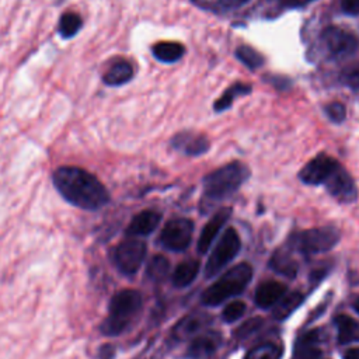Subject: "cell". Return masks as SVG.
<instances>
[{"label":"cell","mask_w":359,"mask_h":359,"mask_svg":"<svg viewBox=\"0 0 359 359\" xmlns=\"http://www.w3.org/2000/svg\"><path fill=\"white\" fill-rule=\"evenodd\" d=\"M52 180L62 198L76 208L98 210L109 202V192L105 185L94 174L80 167H59Z\"/></svg>","instance_id":"obj_1"},{"label":"cell","mask_w":359,"mask_h":359,"mask_svg":"<svg viewBox=\"0 0 359 359\" xmlns=\"http://www.w3.org/2000/svg\"><path fill=\"white\" fill-rule=\"evenodd\" d=\"M142 304L143 299L137 290L123 289L115 293L109 302L108 317L101 324V332L109 337L122 334L139 314Z\"/></svg>","instance_id":"obj_2"},{"label":"cell","mask_w":359,"mask_h":359,"mask_svg":"<svg viewBox=\"0 0 359 359\" xmlns=\"http://www.w3.org/2000/svg\"><path fill=\"white\" fill-rule=\"evenodd\" d=\"M250 177V168L233 161L224 164L203 178V198L208 201H220L234 194Z\"/></svg>","instance_id":"obj_3"},{"label":"cell","mask_w":359,"mask_h":359,"mask_svg":"<svg viewBox=\"0 0 359 359\" xmlns=\"http://www.w3.org/2000/svg\"><path fill=\"white\" fill-rule=\"evenodd\" d=\"M252 278V268L247 262H241L226 271L216 282L205 289L201 302L205 306H219L227 299L240 294Z\"/></svg>","instance_id":"obj_4"},{"label":"cell","mask_w":359,"mask_h":359,"mask_svg":"<svg viewBox=\"0 0 359 359\" xmlns=\"http://www.w3.org/2000/svg\"><path fill=\"white\" fill-rule=\"evenodd\" d=\"M339 238L341 234L338 229L332 226H324L293 234L290 238V245L304 255H311L330 251L338 244Z\"/></svg>","instance_id":"obj_5"},{"label":"cell","mask_w":359,"mask_h":359,"mask_svg":"<svg viewBox=\"0 0 359 359\" xmlns=\"http://www.w3.org/2000/svg\"><path fill=\"white\" fill-rule=\"evenodd\" d=\"M359 39L352 32L339 27H327L320 34L321 52L328 59H345L356 52Z\"/></svg>","instance_id":"obj_6"},{"label":"cell","mask_w":359,"mask_h":359,"mask_svg":"<svg viewBox=\"0 0 359 359\" xmlns=\"http://www.w3.org/2000/svg\"><path fill=\"white\" fill-rule=\"evenodd\" d=\"M240 248L241 241L237 230L234 227H229L227 230H224L208 258V262L205 265V276L212 278L217 275L238 254Z\"/></svg>","instance_id":"obj_7"},{"label":"cell","mask_w":359,"mask_h":359,"mask_svg":"<svg viewBox=\"0 0 359 359\" xmlns=\"http://www.w3.org/2000/svg\"><path fill=\"white\" fill-rule=\"evenodd\" d=\"M146 251V244L142 240L126 238L114 248L112 261L123 275H133L139 271Z\"/></svg>","instance_id":"obj_8"},{"label":"cell","mask_w":359,"mask_h":359,"mask_svg":"<svg viewBox=\"0 0 359 359\" xmlns=\"http://www.w3.org/2000/svg\"><path fill=\"white\" fill-rule=\"evenodd\" d=\"M194 234V222L185 217L170 220L160 233V243L170 251H185Z\"/></svg>","instance_id":"obj_9"},{"label":"cell","mask_w":359,"mask_h":359,"mask_svg":"<svg viewBox=\"0 0 359 359\" xmlns=\"http://www.w3.org/2000/svg\"><path fill=\"white\" fill-rule=\"evenodd\" d=\"M338 165L339 163L334 157L320 153L304 164L299 172V178L307 185L325 184V181L337 170Z\"/></svg>","instance_id":"obj_10"},{"label":"cell","mask_w":359,"mask_h":359,"mask_svg":"<svg viewBox=\"0 0 359 359\" xmlns=\"http://www.w3.org/2000/svg\"><path fill=\"white\" fill-rule=\"evenodd\" d=\"M324 185L331 196L342 203H351L358 196L356 185L352 177L341 165L337 167V170L330 175Z\"/></svg>","instance_id":"obj_11"},{"label":"cell","mask_w":359,"mask_h":359,"mask_svg":"<svg viewBox=\"0 0 359 359\" xmlns=\"http://www.w3.org/2000/svg\"><path fill=\"white\" fill-rule=\"evenodd\" d=\"M231 216V208H220L203 226L201 236L198 238V251L199 254L208 252L212 243L215 241L216 236L222 230V227L226 224V222Z\"/></svg>","instance_id":"obj_12"},{"label":"cell","mask_w":359,"mask_h":359,"mask_svg":"<svg viewBox=\"0 0 359 359\" xmlns=\"http://www.w3.org/2000/svg\"><path fill=\"white\" fill-rule=\"evenodd\" d=\"M171 144L175 150L187 156H199L209 150V139L196 132H180L171 139Z\"/></svg>","instance_id":"obj_13"},{"label":"cell","mask_w":359,"mask_h":359,"mask_svg":"<svg viewBox=\"0 0 359 359\" xmlns=\"http://www.w3.org/2000/svg\"><path fill=\"white\" fill-rule=\"evenodd\" d=\"M222 344V335L216 331H208L192 339L188 346L187 358L189 359H205L213 355Z\"/></svg>","instance_id":"obj_14"},{"label":"cell","mask_w":359,"mask_h":359,"mask_svg":"<svg viewBox=\"0 0 359 359\" xmlns=\"http://www.w3.org/2000/svg\"><path fill=\"white\" fill-rule=\"evenodd\" d=\"M286 290L287 287L285 283L278 280H266L255 289L254 302L261 309H271L286 294Z\"/></svg>","instance_id":"obj_15"},{"label":"cell","mask_w":359,"mask_h":359,"mask_svg":"<svg viewBox=\"0 0 359 359\" xmlns=\"http://www.w3.org/2000/svg\"><path fill=\"white\" fill-rule=\"evenodd\" d=\"M321 331L311 330L299 337L293 349V359H320Z\"/></svg>","instance_id":"obj_16"},{"label":"cell","mask_w":359,"mask_h":359,"mask_svg":"<svg viewBox=\"0 0 359 359\" xmlns=\"http://www.w3.org/2000/svg\"><path fill=\"white\" fill-rule=\"evenodd\" d=\"M161 222V213L147 209V210H142L140 213H137L129 223L128 229H126V234L130 237H136V236H147L150 233H153L157 226Z\"/></svg>","instance_id":"obj_17"},{"label":"cell","mask_w":359,"mask_h":359,"mask_svg":"<svg viewBox=\"0 0 359 359\" xmlns=\"http://www.w3.org/2000/svg\"><path fill=\"white\" fill-rule=\"evenodd\" d=\"M269 266L286 278H294L299 271V265L289 248H279L275 251L269 261Z\"/></svg>","instance_id":"obj_18"},{"label":"cell","mask_w":359,"mask_h":359,"mask_svg":"<svg viewBox=\"0 0 359 359\" xmlns=\"http://www.w3.org/2000/svg\"><path fill=\"white\" fill-rule=\"evenodd\" d=\"M151 53L157 60L163 63H174L184 56L185 48L180 42L160 41L151 46Z\"/></svg>","instance_id":"obj_19"},{"label":"cell","mask_w":359,"mask_h":359,"mask_svg":"<svg viewBox=\"0 0 359 359\" xmlns=\"http://www.w3.org/2000/svg\"><path fill=\"white\" fill-rule=\"evenodd\" d=\"M334 324L338 331V342L342 345L359 341V323L346 314L335 317Z\"/></svg>","instance_id":"obj_20"},{"label":"cell","mask_w":359,"mask_h":359,"mask_svg":"<svg viewBox=\"0 0 359 359\" xmlns=\"http://www.w3.org/2000/svg\"><path fill=\"white\" fill-rule=\"evenodd\" d=\"M133 77V66L128 60H119L111 65V67L105 72L102 80L107 86H122L128 83Z\"/></svg>","instance_id":"obj_21"},{"label":"cell","mask_w":359,"mask_h":359,"mask_svg":"<svg viewBox=\"0 0 359 359\" xmlns=\"http://www.w3.org/2000/svg\"><path fill=\"white\" fill-rule=\"evenodd\" d=\"M199 272V261L188 259L178 264L172 273V283L177 287H185L191 285Z\"/></svg>","instance_id":"obj_22"},{"label":"cell","mask_w":359,"mask_h":359,"mask_svg":"<svg viewBox=\"0 0 359 359\" xmlns=\"http://www.w3.org/2000/svg\"><path fill=\"white\" fill-rule=\"evenodd\" d=\"M304 302V294L302 292H289L286 293L276 304L273 309V317L276 320H285L287 318L297 307L302 306Z\"/></svg>","instance_id":"obj_23"},{"label":"cell","mask_w":359,"mask_h":359,"mask_svg":"<svg viewBox=\"0 0 359 359\" xmlns=\"http://www.w3.org/2000/svg\"><path fill=\"white\" fill-rule=\"evenodd\" d=\"M251 90H252L251 86L247 83H234L220 95V98L215 101V105H213L215 111L222 112L224 109H229L237 97H243L248 94Z\"/></svg>","instance_id":"obj_24"},{"label":"cell","mask_w":359,"mask_h":359,"mask_svg":"<svg viewBox=\"0 0 359 359\" xmlns=\"http://www.w3.org/2000/svg\"><path fill=\"white\" fill-rule=\"evenodd\" d=\"M81 25H83L81 17L77 13L67 11V13L62 14V17L59 20L57 32H59V35L62 38L70 39V38H73L80 31Z\"/></svg>","instance_id":"obj_25"},{"label":"cell","mask_w":359,"mask_h":359,"mask_svg":"<svg viewBox=\"0 0 359 359\" xmlns=\"http://www.w3.org/2000/svg\"><path fill=\"white\" fill-rule=\"evenodd\" d=\"M170 273V261L164 255H154L146 268V275L150 280L161 282Z\"/></svg>","instance_id":"obj_26"},{"label":"cell","mask_w":359,"mask_h":359,"mask_svg":"<svg viewBox=\"0 0 359 359\" xmlns=\"http://www.w3.org/2000/svg\"><path fill=\"white\" fill-rule=\"evenodd\" d=\"M283 349L276 342H264L252 348L244 359H280Z\"/></svg>","instance_id":"obj_27"},{"label":"cell","mask_w":359,"mask_h":359,"mask_svg":"<svg viewBox=\"0 0 359 359\" xmlns=\"http://www.w3.org/2000/svg\"><path fill=\"white\" fill-rule=\"evenodd\" d=\"M236 56H237V59H238L243 65H245V66H247L248 69H251V70H255V69L261 67L262 63H264L262 55H261L258 50H255L254 48L247 46V45L238 46V48L236 49Z\"/></svg>","instance_id":"obj_28"},{"label":"cell","mask_w":359,"mask_h":359,"mask_svg":"<svg viewBox=\"0 0 359 359\" xmlns=\"http://www.w3.org/2000/svg\"><path fill=\"white\" fill-rule=\"evenodd\" d=\"M247 306L243 300H234L230 302L222 311V318L226 323H234L237 320H240L243 317V314L245 313Z\"/></svg>","instance_id":"obj_29"},{"label":"cell","mask_w":359,"mask_h":359,"mask_svg":"<svg viewBox=\"0 0 359 359\" xmlns=\"http://www.w3.org/2000/svg\"><path fill=\"white\" fill-rule=\"evenodd\" d=\"M325 114L328 119L334 123H341L346 118V108L342 102L339 101H332L325 105Z\"/></svg>","instance_id":"obj_30"},{"label":"cell","mask_w":359,"mask_h":359,"mask_svg":"<svg viewBox=\"0 0 359 359\" xmlns=\"http://www.w3.org/2000/svg\"><path fill=\"white\" fill-rule=\"evenodd\" d=\"M201 324H202V320H201L198 316H196V317H195V316L188 317V318L182 320V321L177 325V328H175V335H177L178 338H181V337H184V335H189V334L195 332L196 330H199Z\"/></svg>","instance_id":"obj_31"},{"label":"cell","mask_w":359,"mask_h":359,"mask_svg":"<svg viewBox=\"0 0 359 359\" xmlns=\"http://www.w3.org/2000/svg\"><path fill=\"white\" fill-rule=\"evenodd\" d=\"M262 325V318L261 317H254V318H250L247 320L245 323H243L234 332L236 338L238 339H244V338H248L251 334H254L257 330H259Z\"/></svg>","instance_id":"obj_32"},{"label":"cell","mask_w":359,"mask_h":359,"mask_svg":"<svg viewBox=\"0 0 359 359\" xmlns=\"http://www.w3.org/2000/svg\"><path fill=\"white\" fill-rule=\"evenodd\" d=\"M341 80L349 88L359 90V63L346 67L341 74Z\"/></svg>","instance_id":"obj_33"},{"label":"cell","mask_w":359,"mask_h":359,"mask_svg":"<svg viewBox=\"0 0 359 359\" xmlns=\"http://www.w3.org/2000/svg\"><path fill=\"white\" fill-rule=\"evenodd\" d=\"M341 8L348 15H359V0H341Z\"/></svg>","instance_id":"obj_34"},{"label":"cell","mask_w":359,"mask_h":359,"mask_svg":"<svg viewBox=\"0 0 359 359\" xmlns=\"http://www.w3.org/2000/svg\"><path fill=\"white\" fill-rule=\"evenodd\" d=\"M248 1L250 0H219V3L226 8H238Z\"/></svg>","instance_id":"obj_35"},{"label":"cell","mask_w":359,"mask_h":359,"mask_svg":"<svg viewBox=\"0 0 359 359\" xmlns=\"http://www.w3.org/2000/svg\"><path fill=\"white\" fill-rule=\"evenodd\" d=\"M280 1H282V4L285 7L296 8V7H303V6H306V4H309V3H311L314 0H280Z\"/></svg>","instance_id":"obj_36"},{"label":"cell","mask_w":359,"mask_h":359,"mask_svg":"<svg viewBox=\"0 0 359 359\" xmlns=\"http://www.w3.org/2000/svg\"><path fill=\"white\" fill-rule=\"evenodd\" d=\"M344 359H359V348L348 349L344 355Z\"/></svg>","instance_id":"obj_37"},{"label":"cell","mask_w":359,"mask_h":359,"mask_svg":"<svg viewBox=\"0 0 359 359\" xmlns=\"http://www.w3.org/2000/svg\"><path fill=\"white\" fill-rule=\"evenodd\" d=\"M325 271H323V269H316L313 273H311V280H314V282H318V280H321L324 276H325Z\"/></svg>","instance_id":"obj_38"},{"label":"cell","mask_w":359,"mask_h":359,"mask_svg":"<svg viewBox=\"0 0 359 359\" xmlns=\"http://www.w3.org/2000/svg\"><path fill=\"white\" fill-rule=\"evenodd\" d=\"M353 310L359 314V296L355 299V302H353Z\"/></svg>","instance_id":"obj_39"}]
</instances>
